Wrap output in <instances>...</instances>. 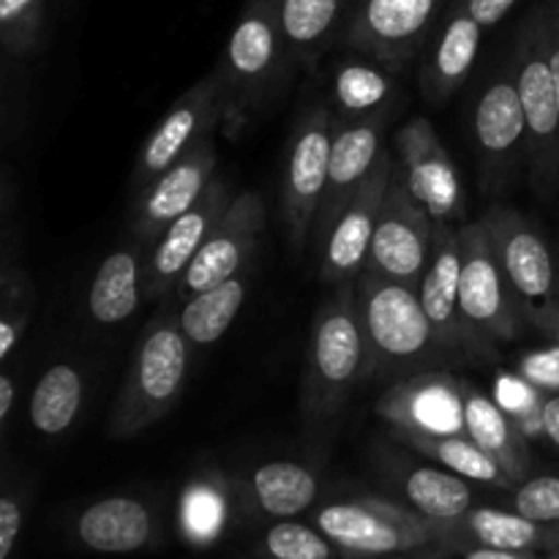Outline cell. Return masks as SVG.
I'll return each instance as SVG.
<instances>
[{
    "label": "cell",
    "instance_id": "cell-47",
    "mask_svg": "<svg viewBox=\"0 0 559 559\" xmlns=\"http://www.w3.org/2000/svg\"><path fill=\"white\" fill-rule=\"evenodd\" d=\"M393 559H429L426 555H404V557H393Z\"/></svg>",
    "mask_w": 559,
    "mask_h": 559
},
{
    "label": "cell",
    "instance_id": "cell-26",
    "mask_svg": "<svg viewBox=\"0 0 559 559\" xmlns=\"http://www.w3.org/2000/svg\"><path fill=\"white\" fill-rule=\"evenodd\" d=\"M385 480L396 491V502L431 522H453L478 506L473 480L440 467V464L391 462Z\"/></svg>",
    "mask_w": 559,
    "mask_h": 559
},
{
    "label": "cell",
    "instance_id": "cell-13",
    "mask_svg": "<svg viewBox=\"0 0 559 559\" xmlns=\"http://www.w3.org/2000/svg\"><path fill=\"white\" fill-rule=\"evenodd\" d=\"M442 0H364L347 27V44L388 71L407 69L424 49Z\"/></svg>",
    "mask_w": 559,
    "mask_h": 559
},
{
    "label": "cell",
    "instance_id": "cell-39",
    "mask_svg": "<svg viewBox=\"0 0 559 559\" xmlns=\"http://www.w3.org/2000/svg\"><path fill=\"white\" fill-rule=\"evenodd\" d=\"M33 508V486L27 478L5 473L3 495H0V559H14L27 516Z\"/></svg>",
    "mask_w": 559,
    "mask_h": 559
},
{
    "label": "cell",
    "instance_id": "cell-30",
    "mask_svg": "<svg viewBox=\"0 0 559 559\" xmlns=\"http://www.w3.org/2000/svg\"><path fill=\"white\" fill-rule=\"evenodd\" d=\"M249 267L235 273L227 282L216 284L211 289L191 295L180 309V328H183L186 338L191 347H207L216 344L229 325L235 322L238 311L243 309L246 293H249Z\"/></svg>",
    "mask_w": 559,
    "mask_h": 559
},
{
    "label": "cell",
    "instance_id": "cell-4",
    "mask_svg": "<svg viewBox=\"0 0 559 559\" xmlns=\"http://www.w3.org/2000/svg\"><path fill=\"white\" fill-rule=\"evenodd\" d=\"M311 524L347 559H393L442 549L440 524L380 495H347L311 511Z\"/></svg>",
    "mask_w": 559,
    "mask_h": 559
},
{
    "label": "cell",
    "instance_id": "cell-25",
    "mask_svg": "<svg viewBox=\"0 0 559 559\" xmlns=\"http://www.w3.org/2000/svg\"><path fill=\"white\" fill-rule=\"evenodd\" d=\"M238 506L235 478L224 473H197L186 480L175 506V530L189 549H216L229 535Z\"/></svg>",
    "mask_w": 559,
    "mask_h": 559
},
{
    "label": "cell",
    "instance_id": "cell-38",
    "mask_svg": "<svg viewBox=\"0 0 559 559\" xmlns=\"http://www.w3.org/2000/svg\"><path fill=\"white\" fill-rule=\"evenodd\" d=\"M497 404L511 415L513 424L533 440H546L544 429V402L546 396L535 385H530L522 374L497 377Z\"/></svg>",
    "mask_w": 559,
    "mask_h": 559
},
{
    "label": "cell",
    "instance_id": "cell-11",
    "mask_svg": "<svg viewBox=\"0 0 559 559\" xmlns=\"http://www.w3.org/2000/svg\"><path fill=\"white\" fill-rule=\"evenodd\" d=\"M224 118H227V93H224L222 66H216L211 74L191 85L151 131L136 158V186H147L156 175L180 162L191 147L207 140L211 131L224 123Z\"/></svg>",
    "mask_w": 559,
    "mask_h": 559
},
{
    "label": "cell",
    "instance_id": "cell-40",
    "mask_svg": "<svg viewBox=\"0 0 559 559\" xmlns=\"http://www.w3.org/2000/svg\"><path fill=\"white\" fill-rule=\"evenodd\" d=\"M508 495H511L508 508L538 524L559 527V475H530Z\"/></svg>",
    "mask_w": 559,
    "mask_h": 559
},
{
    "label": "cell",
    "instance_id": "cell-10",
    "mask_svg": "<svg viewBox=\"0 0 559 559\" xmlns=\"http://www.w3.org/2000/svg\"><path fill=\"white\" fill-rule=\"evenodd\" d=\"M338 120L325 107H317L300 120L287 153V169L282 178V218L287 224L293 249L300 251L314 233L317 213L328 186L333 136Z\"/></svg>",
    "mask_w": 559,
    "mask_h": 559
},
{
    "label": "cell",
    "instance_id": "cell-31",
    "mask_svg": "<svg viewBox=\"0 0 559 559\" xmlns=\"http://www.w3.org/2000/svg\"><path fill=\"white\" fill-rule=\"evenodd\" d=\"M409 451L462 478L473 480L478 486H489L497 491H513V480L508 478L506 469L478 445L469 435H451V437H420V435H396Z\"/></svg>",
    "mask_w": 559,
    "mask_h": 559
},
{
    "label": "cell",
    "instance_id": "cell-24",
    "mask_svg": "<svg viewBox=\"0 0 559 559\" xmlns=\"http://www.w3.org/2000/svg\"><path fill=\"white\" fill-rule=\"evenodd\" d=\"M243 511L257 519H295L311 513L320 502V478L311 467L276 459L251 467L235 478Z\"/></svg>",
    "mask_w": 559,
    "mask_h": 559
},
{
    "label": "cell",
    "instance_id": "cell-12",
    "mask_svg": "<svg viewBox=\"0 0 559 559\" xmlns=\"http://www.w3.org/2000/svg\"><path fill=\"white\" fill-rule=\"evenodd\" d=\"M377 415L391 426L393 435H467L464 380L442 369L402 377L380 396Z\"/></svg>",
    "mask_w": 559,
    "mask_h": 559
},
{
    "label": "cell",
    "instance_id": "cell-5",
    "mask_svg": "<svg viewBox=\"0 0 559 559\" xmlns=\"http://www.w3.org/2000/svg\"><path fill=\"white\" fill-rule=\"evenodd\" d=\"M511 69L527 120V162L533 167V183L540 194H555L559 189V104L546 49L544 3L535 5L519 25Z\"/></svg>",
    "mask_w": 559,
    "mask_h": 559
},
{
    "label": "cell",
    "instance_id": "cell-41",
    "mask_svg": "<svg viewBox=\"0 0 559 559\" xmlns=\"http://www.w3.org/2000/svg\"><path fill=\"white\" fill-rule=\"evenodd\" d=\"M516 371L544 396H559V344L527 353L519 360Z\"/></svg>",
    "mask_w": 559,
    "mask_h": 559
},
{
    "label": "cell",
    "instance_id": "cell-22",
    "mask_svg": "<svg viewBox=\"0 0 559 559\" xmlns=\"http://www.w3.org/2000/svg\"><path fill=\"white\" fill-rule=\"evenodd\" d=\"M382 151H385L382 147V115L338 120L336 136H333L331 167H328L325 197H322L320 213H317L314 222V235L320 246L328 238V233H331L338 213L344 211V205L369 180Z\"/></svg>",
    "mask_w": 559,
    "mask_h": 559
},
{
    "label": "cell",
    "instance_id": "cell-27",
    "mask_svg": "<svg viewBox=\"0 0 559 559\" xmlns=\"http://www.w3.org/2000/svg\"><path fill=\"white\" fill-rule=\"evenodd\" d=\"M484 31L486 27L459 0L424 69V96L431 104H445L467 82L484 44Z\"/></svg>",
    "mask_w": 559,
    "mask_h": 559
},
{
    "label": "cell",
    "instance_id": "cell-43",
    "mask_svg": "<svg viewBox=\"0 0 559 559\" xmlns=\"http://www.w3.org/2000/svg\"><path fill=\"white\" fill-rule=\"evenodd\" d=\"M540 3L546 11V49H549V66L559 104V0H540Z\"/></svg>",
    "mask_w": 559,
    "mask_h": 559
},
{
    "label": "cell",
    "instance_id": "cell-45",
    "mask_svg": "<svg viewBox=\"0 0 559 559\" xmlns=\"http://www.w3.org/2000/svg\"><path fill=\"white\" fill-rule=\"evenodd\" d=\"M14 402H16V382H14V374H11V369L5 366L3 377H0V429H3V437L9 435Z\"/></svg>",
    "mask_w": 559,
    "mask_h": 559
},
{
    "label": "cell",
    "instance_id": "cell-20",
    "mask_svg": "<svg viewBox=\"0 0 559 559\" xmlns=\"http://www.w3.org/2000/svg\"><path fill=\"white\" fill-rule=\"evenodd\" d=\"M218 153L213 140H202L191 147L180 162L164 169L142 189L134 211V235L140 243H153L175 218L183 216L191 205H197L216 175Z\"/></svg>",
    "mask_w": 559,
    "mask_h": 559
},
{
    "label": "cell",
    "instance_id": "cell-49",
    "mask_svg": "<svg viewBox=\"0 0 559 559\" xmlns=\"http://www.w3.org/2000/svg\"><path fill=\"white\" fill-rule=\"evenodd\" d=\"M546 559H559V551H557V555H549Z\"/></svg>",
    "mask_w": 559,
    "mask_h": 559
},
{
    "label": "cell",
    "instance_id": "cell-42",
    "mask_svg": "<svg viewBox=\"0 0 559 559\" xmlns=\"http://www.w3.org/2000/svg\"><path fill=\"white\" fill-rule=\"evenodd\" d=\"M429 559H546L540 551H506L489 549V546H462V549H435L424 551Z\"/></svg>",
    "mask_w": 559,
    "mask_h": 559
},
{
    "label": "cell",
    "instance_id": "cell-48",
    "mask_svg": "<svg viewBox=\"0 0 559 559\" xmlns=\"http://www.w3.org/2000/svg\"><path fill=\"white\" fill-rule=\"evenodd\" d=\"M551 338H555V342L559 344V328H557V333H555V336H551Z\"/></svg>",
    "mask_w": 559,
    "mask_h": 559
},
{
    "label": "cell",
    "instance_id": "cell-34",
    "mask_svg": "<svg viewBox=\"0 0 559 559\" xmlns=\"http://www.w3.org/2000/svg\"><path fill=\"white\" fill-rule=\"evenodd\" d=\"M391 71L371 58L347 60L338 66L336 76H333V96H336V109L342 120L380 115V109L391 98Z\"/></svg>",
    "mask_w": 559,
    "mask_h": 559
},
{
    "label": "cell",
    "instance_id": "cell-32",
    "mask_svg": "<svg viewBox=\"0 0 559 559\" xmlns=\"http://www.w3.org/2000/svg\"><path fill=\"white\" fill-rule=\"evenodd\" d=\"M85 402V380L71 364H55L38 377L31 396V424L41 437H60L74 426Z\"/></svg>",
    "mask_w": 559,
    "mask_h": 559
},
{
    "label": "cell",
    "instance_id": "cell-37",
    "mask_svg": "<svg viewBox=\"0 0 559 559\" xmlns=\"http://www.w3.org/2000/svg\"><path fill=\"white\" fill-rule=\"evenodd\" d=\"M47 0H0V44L11 58H25L41 44Z\"/></svg>",
    "mask_w": 559,
    "mask_h": 559
},
{
    "label": "cell",
    "instance_id": "cell-28",
    "mask_svg": "<svg viewBox=\"0 0 559 559\" xmlns=\"http://www.w3.org/2000/svg\"><path fill=\"white\" fill-rule=\"evenodd\" d=\"M464 402H467V435L506 469L513 484L527 480L533 475L530 437L513 424L497 399L469 382H464Z\"/></svg>",
    "mask_w": 559,
    "mask_h": 559
},
{
    "label": "cell",
    "instance_id": "cell-6",
    "mask_svg": "<svg viewBox=\"0 0 559 559\" xmlns=\"http://www.w3.org/2000/svg\"><path fill=\"white\" fill-rule=\"evenodd\" d=\"M480 222L489 229L524 322L555 336L559 328V276L544 235L511 207H491Z\"/></svg>",
    "mask_w": 559,
    "mask_h": 559
},
{
    "label": "cell",
    "instance_id": "cell-15",
    "mask_svg": "<svg viewBox=\"0 0 559 559\" xmlns=\"http://www.w3.org/2000/svg\"><path fill=\"white\" fill-rule=\"evenodd\" d=\"M418 293L435 328L442 360H484L462 314V233L453 224H437L431 260Z\"/></svg>",
    "mask_w": 559,
    "mask_h": 559
},
{
    "label": "cell",
    "instance_id": "cell-18",
    "mask_svg": "<svg viewBox=\"0 0 559 559\" xmlns=\"http://www.w3.org/2000/svg\"><path fill=\"white\" fill-rule=\"evenodd\" d=\"M265 229V202L254 191H243L229 202L227 213L218 218L213 233L197 251L189 271L180 278L178 295L189 300L191 295L211 289L216 284L227 282L235 273L249 267L254 246Z\"/></svg>",
    "mask_w": 559,
    "mask_h": 559
},
{
    "label": "cell",
    "instance_id": "cell-19",
    "mask_svg": "<svg viewBox=\"0 0 559 559\" xmlns=\"http://www.w3.org/2000/svg\"><path fill=\"white\" fill-rule=\"evenodd\" d=\"M233 200L235 197L229 194L227 180L213 178V183L207 186L205 194L197 200V205H191L183 216L175 218V222L153 240V249L145 260V298L156 300L164 298L167 293H173V289H178L180 278L189 271L191 260H194L197 251L202 249L207 235L213 233L218 218L227 213Z\"/></svg>",
    "mask_w": 559,
    "mask_h": 559
},
{
    "label": "cell",
    "instance_id": "cell-44",
    "mask_svg": "<svg viewBox=\"0 0 559 559\" xmlns=\"http://www.w3.org/2000/svg\"><path fill=\"white\" fill-rule=\"evenodd\" d=\"M462 3L464 9L480 22V25L495 27L497 22H502L508 14H511V9L519 3V0H462Z\"/></svg>",
    "mask_w": 559,
    "mask_h": 559
},
{
    "label": "cell",
    "instance_id": "cell-23",
    "mask_svg": "<svg viewBox=\"0 0 559 559\" xmlns=\"http://www.w3.org/2000/svg\"><path fill=\"white\" fill-rule=\"evenodd\" d=\"M437 524L442 533V549L489 546V549L540 551V555L559 551V527L533 522L513 508L475 506L453 522Z\"/></svg>",
    "mask_w": 559,
    "mask_h": 559
},
{
    "label": "cell",
    "instance_id": "cell-1",
    "mask_svg": "<svg viewBox=\"0 0 559 559\" xmlns=\"http://www.w3.org/2000/svg\"><path fill=\"white\" fill-rule=\"evenodd\" d=\"M374 371V355L360 320L355 284L336 287L311 322L300 409L309 420H328Z\"/></svg>",
    "mask_w": 559,
    "mask_h": 559
},
{
    "label": "cell",
    "instance_id": "cell-17",
    "mask_svg": "<svg viewBox=\"0 0 559 559\" xmlns=\"http://www.w3.org/2000/svg\"><path fill=\"white\" fill-rule=\"evenodd\" d=\"M399 169L415 200L437 224L462 222L467 211L459 169L442 147L435 126L426 118L409 120L396 134Z\"/></svg>",
    "mask_w": 559,
    "mask_h": 559
},
{
    "label": "cell",
    "instance_id": "cell-9",
    "mask_svg": "<svg viewBox=\"0 0 559 559\" xmlns=\"http://www.w3.org/2000/svg\"><path fill=\"white\" fill-rule=\"evenodd\" d=\"M435 229L437 222L407 189L396 164L385 200H382L380 218H377L366 271L409 284V287H420V278L431 260Z\"/></svg>",
    "mask_w": 559,
    "mask_h": 559
},
{
    "label": "cell",
    "instance_id": "cell-33",
    "mask_svg": "<svg viewBox=\"0 0 559 559\" xmlns=\"http://www.w3.org/2000/svg\"><path fill=\"white\" fill-rule=\"evenodd\" d=\"M284 44L298 58L311 60L331 44L344 14V0H276Z\"/></svg>",
    "mask_w": 559,
    "mask_h": 559
},
{
    "label": "cell",
    "instance_id": "cell-7",
    "mask_svg": "<svg viewBox=\"0 0 559 559\" xmlns=\"http://www.w3.org/2000/svg\"><path fill=\"white\" fill-rule=\"evenodd\" d=\"M462 233V314L484 358H495L491 342H513L524 314L511 293L495 243L484 222L459 227Z\"/></svg>",
    "mask_w": 559,
    "mask_h": 559
},
{
    "label": "cell",
    "instance_id": "cell-35",
    "mask_svg": "<svg viewBox=\"0 0 559 559\" xmlns=\"http://www.w3.org/2000/svg\"><path fill=\"white\" fill-rule=\"evenodd\" d=\"M257 559H347L311 522L276 519L254 540Z\"/></svg>",
    "mask_w": 559,
    "mask_h": 559
},
{
    "label": "cell",
    "instance_id": "cell-21",
    "mask_svg": "<svg viewBox=\"0 0 559 559\" xmlns=\"http://www.w3.org/2000/svg\"><path fill=\"white\" fill-rule=\"evenodd\" d=\"M71 535L93 555H136L162 540V519L142 497L112 495L82 508Z\"/></svg>",
    "mask_w": 559,
    "mask_h": 559
},
{
    "label": "cell",
    "instance_id": "cell-16",
    "mask_svg": "<svg viewBox=\"0 0 559 559\" xmlns=\"http://www.w3.org/2000/svg\"><path fill=\"white\" fill-rule=\"evenodd\" d=\"M475 145L486 189H506L516 175L519 162L527 156V120L519 98L511 63L491 80L475 104Z\"/></svg>",
    "mask_w": 559,
    "mask_h": 559
},
{
    "label": "cell",
    "instance_id": "cell-14",
    "mask_svg": "<svg viewBox=\"0 0 559 559\" xmlns=\"http://www.w3.org/2000/svg\"><path fill=\"white\" fill-rule=\"evenodd\" d=\"M396 162L388 151L380 153L369 180L360 186L358 194L344 205L333 222L331 233L320 246V278L336 287H353L360 273L369 265L371 240H374L377 218Z\"/></svg>",
    "mask_w": 559,
    "mask_h": 559
},
{
    "label": "cell",
    "instance_id": "cell-8",
    "mask_svg": "<svg viewBox=\"0 0 559 559\" xmlns=\"http://www.w3.org/2000/svg\"><path fill=\"white\" fill-rule=\"evenodd\" d=\"M284 49L287 44L278 25L276 0H249L224 52L222 74L224 93H227L224 123L240 129L249 109L257 107L265 87L276 76Z\"/></svg>",
    "mask_w": 559,
    "mask_h": 559
},
{
    "label": "cell",
    "instance_id": "cell-2",
    "mask_svg": "<svg viewBox=\"0 0 559 559\" xmlns=\"http://www.w3.org/2000/svg\"><path fill=\"white\" fill-rule=\"evenodd\" d=\"M189 355L191 344L180 328V317L162 314L145 328L107 418L112 440L140 437L173 413L189 374Z\"/></svg>",
    "mask_w": 559,
    "mask_h": 559
},
{
    "label": "cell",
    "instance_id": "cell-46",
    "mask_svg": "<svg viewBox=\"0 0 559 559\" xmlns=\"http://www.w3.org/2000/svg\"><path fill=\"white\" fill-rule=\"evenodd\" d=\"M544 429H546V440H549L559 451V396H546Z\"/></svg>",
    "mask_w": 559,
    "mask_h": 559
},
{
    "label": "cell",
    "instance_id": "cell-3",
    "mask_svg": "<svg viewBox=\"0 0 559 559\" xmlns=\"http://www.w3.org/2000/svg\"><path fill=\"white\" fill-rule=\"evenodd\" d=\"M355 295L380 374H396L402 380L440 364V344L418 287L364 271L355 282Z\"/></svg>",
    "mask_w": 559,
    "mask_h": 559
},
{
    "label": "cell",
    "instance_id": "cell-36",
    "mask_svg": "<svg viewBox=\"0 0 559 559\" xmlns=\"http://www.w3.org/2000/svg\"><path fill=\"white\" fill-rule=\"evenodd\" d=\"M33 314V287L25 267L9 262L0 267V364L11 366V358L25 338Z\"/></svg>",
    "mask_w": 559,
    "mask_h": 559
},
{
    "label": "cell",
    "instance_id": "cell-29",
    "mask_svg": "<svg viewBox=\"0 0 559 559\" xmlns=\"http://www.w3.org/2000/svg\"><path fill=\"white\" fill-rule=\"evenodd\" d=\"M145 295V260L140 249H118L104 257L87 293V311L98 325H120L129 320Z\"/></svg>",
    "mask_w": 559,
    "mask_h": 559
}]
</instances>
